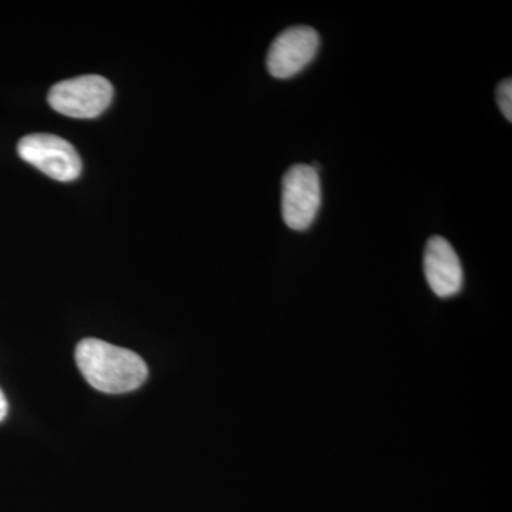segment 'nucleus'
I'll list each match as a JSON object with an SVG mask.
<instances>
[{"label":"nucleus","instance_id":"obj_2","mask_svg":"<svg viewBox=\"0 0 512 512\" xmlns=\"http://www.w3.org/2000/svg\"><path fill=\"white\" fill-rule=\"evenodd\" d=\"M113 94L109 80L87 74L55 84L47 94V103L72 119H96L110 106Z\"/></svg>","mask_w":512,"mask_h":512},{"label":"nucleus","instance_id":"obj_7","mask_svg":"<svg viewBox=\"0 0 512 512\" xmlns=\"http://www.w3.org/2000/svg\"><path fill=\"white\" fill-rule=\"evenodd\" d=\"M497 100L505 119L512 121V82L511 79L504 80L497 89Z\"/></svg>","mask_w":512,"mask_h":512},{"label":"nucleus","instance_id":"obj_1","mask_svg":"<svg viewBox=\"0 0 512 512\" xmlns=\"http://www.w3.org/2000/svg\"><path fill=\"white\" fill-rule=\"evenodd\" d=\"M76 363L90 386L103 393L133 392L148 377V367L137 353L99 339L77 345Z\"/></svg>","mask_w":512,"mask_h":512},{"label":"nucleus","instance_id":"obj_6","mask_svg":"<svg viewBox=\"0 0 512 512\" xmlns=\"http://www.w3.org/2000/svg\"><path fill=\"white\" fill-rule=\"evenodd\" d=\"M424 275L431 291L439 298H451L463 288V266L447 239L433 237L427 241L424 251Z\"/></svg>","mask_w":512,"mask_h":512},{"label":"nucleus","instance_id":"obj_4","mask_svg":"<svg viewBox=\"0 0 512 512\" xmlns=\"http://www.w3.org/2000/svg\"><path fill=\"white\" fill-rule=\"evenodd\" d=\"M18 154L53 180L69 183L82 174V158L76 148L55 134L36 133L23 137Z\"/></svg>","mask_w":512,"mask_h":512},{"label":"nucleus","instance_id":"obj_5","mask_svg":"<svg viewBox=\"0 0 512 512\" xmlns=\"http://www.w3.org/2000/svg\"><path fill=\"white\" fill-rule=\"evenodd\" d=\"M320 36L309 26L284 30L272 43L266 56V69L275 79H289L301 73L318 55Z\"/></svg>","mask_w":512,"mask_h":512},{"label":"nucleus","instance_id":"obj_8","mask_svg":"<svg viewBox=\"0 0 512 512\" xmlns=\"http://www.w3.org/2000/svg\"><path fill=\"white\" fill-rule=\"evenodd\" d=\"M6 414H8V400L0 389V423L5 420Z\"/></svg>","mask_w":512,"mask_h":512},{"label":"nucleus","instance_id":"obj_3","mask_svg":"<svg viewBox=\"0 0 512 512\" xmlns=\"http://www.w3.org/2000/svg\"><path fill=\"white\" fill-rule=\"evenodd\" d=\"M322 204L319 171L308 164H295L282 180V217L293 231H306Z\"/></svg>","mask_w":512,"mask_h":512}]
</instances>
